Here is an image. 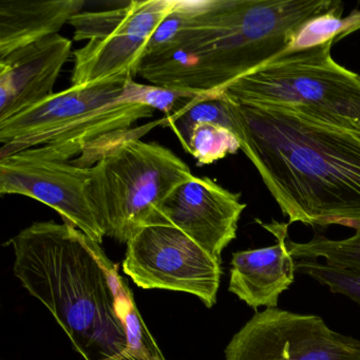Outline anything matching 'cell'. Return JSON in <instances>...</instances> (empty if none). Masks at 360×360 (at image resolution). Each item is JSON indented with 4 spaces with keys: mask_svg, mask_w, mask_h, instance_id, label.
<instances>
[{
    "mask_svg": "<svg viewBox=\"0 0 360 360\" xmlns=\"http://www.w3.org/2000/svg\"><path fill=\"white\" fill-rule=\"evenodd\" d=\"M233 108L241 150L288 224L359 226V134L280 107Z\"/></svg>",
    "mask_w": 360,
    "mask_h": 360,
    "instance_id": "obj_1",
    "label": "cell"
},
{
    "mask_svg": "<svg viewBox=\"0 0 360 360\" xmlns=\"http://www.w3.org/2000/svg\"><path fill=\"white\" fill-rule=\"evenodd\" d=\"M343 8L338 0H191L176 39L146 54L138 75L161 87L222 94L288 51L307 22Z\"/></svg>",
    "mask_w": 360,
    "mask_h": 360,
    "instance_id": "obj_2",
    "label": "cell"
},
{
    "mask_svg": "<svg viewBox=\"0 0 360 360\" xmlns=\"http://www.w3.org/2000/svg\"><path fill=\"white\" fill-rule=\"evenodd\" d=\"M14 274L51 311L85 360H112L127 347L117 302V265L72 225L35 222L12 238Z\"/></svg>",
    "mask_w": 360,
    "mask_h": 360,
    "instance_id": "obj_3",
    "label": "cell"
},
{
    "mask_svg": "<svg viewBox=\"0 0 360 360\" xmlns=\"http://www.w3.org/2000/svg\"><path fill=\"white\" fill-rule=\"evenodd\" d=\"M162 124L163 119L111 134L70 161L89 168V195L96 216L105 235L121 243L153 226L162 202L193 176L170 149L140 140Z\"/></svg>",
    "mask_w": 360,
    "mask_h": 360,
    "instance_id": "obj_4",
    "label": "cell"
},
{
    "mask_svg": "<svg viewBox=\"0 0 360 360\" xmlns=\"http://www.w3.org/2000/svg\"><path fill=\"white\" fill-rule=\"evenodd\" d=\"M334 41L284 52L224 90L239 105L295 111L360 136V75L333 60Z\"/></svg>",
    "mask_w": 360,
    "mask_h": 360,
    "instance_id": "obj_5",
    "label": "cell"
},
{
    "mask_svg": "<svg viewBox=\"0 0 360 360\" xmlns=\"http://www.w3.org/2000/svg\"><path fill=\"white\" fill-rule=\"evenodd\" d=\"M123 271L140 288L188 292L208 309L216 304L222 276L220 261L167 225L145 227L128 242Z\"/></svg>",
    "mask_w": 360,
    "mask_h": 360,
    "instance_id": "obj_6",
    "label": "cell"
},
{
    "mask_svg": "<svg viewBox=\"0 0 360 360\" xmlns=\"http://www.w3.org/2000/svg\"><path fill=\"white\" fill-rule=\"evenodd\" d=\"M225 360H360V340L319 316L275 307L255 313L231 338Z\"/></svg>",
    "mask_w": 360,
    "mask_h": 360,
    "instance_id": "obj_7",
    "label": "cell"
},
{
    "mask_svg": "<svg viewBox=\"0 0 360 360\" xmlns=\"http://www.w3.org/2000/svg\"><path fill=\"white\" fill-rule=\"evenodd\" d=\"M89 184V168L70 162L35 159L22 153L0 159L1 195L37 200L58 212L64 223L102 244L106 235L92 205Z\"/></svg>",
    "mask_w": 360,
    "mask_h": 360,
    "instance_id": "obj_8",
    "label": "cell"
},
{
    "mask_svg": "<svg viewBox=\"0 0 360 360\" xmlns=\"http://www.w3.org/2000/svg\"><path fill=\"white\" fill-rule=\"evenodd\" d=\"M245 208L240 193H231L208 176H193L162 202L155 225L176 227L221 262L223 250L237 237Z\"/></svg>",
    "mask_w": 360,
    "mask_h": 360,
    "instance_id": "obj_9",
    "label": "cell"
},
{
    "mask_svg": "<svg viewBox=\"0 0 360 360\" xmlns=\"http://www.w3.org/2000/svg\"><path fill=\"white\" fill-rule=\"evenodd\" d=\"M131 77H117L98 83L71 86L43 102L0 122V159L41 146L48 139L67 129L98 109L123 100ZM125 102V101H124Z\"/></svg>",
    "mask_w": 360,
    "mask_h": 360,
    "instance_id": "obj_10",
    "label": "cell"
},
{
    "mask_svg": "<svg viewBox=\"0 0 360 360\" xmlns=\"http://www.w3.org/2000/svg\"><path fill=\"white\" fill-rule=\"evenodd\" d=\"M176 4V0H134L131 13L115 32L73 52L71 86L136 77L149 39Z\"/></svg>",
    "mask_w": 360,
    "mask_h": 360,
    "instance_id": "obj_11",
    "label": "cell"
},
{
    "mask_svg": "<svg viewBox=\"0 0 360 360\" xmlns=\"http://www.w3.org/2000/svg\"><path fill=\"white\" fill-rule=\"evenodd\" d=\"M71 49L70 39L56 34L0 60V122L54 94V85Z\"/></svg>",
    "mask_w": 360,
    "mask_h": 360,
    "instance_id": "obj_12",
    "label": "cell"
},
{
    "mask_svg": "<svg viewBox=\"0 0 360 360\" xmlns=\"http://www.w3.org/2000/svg\"><path fill=\"white\" fill-rule=\"evenodd\" d=\"M256 222L277 242L269 248L233 252L229 290L254 309H275L280 295L294 283L296 273L295 259L286 243L290 224L263 223L259 219Z\"/></svg>",
    "mask_w": 360,
    "mask_h": 360,
    "instance_id": "obj_13",
    "label": "cell"
},
{
    "mask_svg": "<svg viewBox=\"0 0 360 360\" xmlns=\"http://www.w3.org/2000/svg\"><path fill=\"white\" fill-rule=\"evenodd\" d=\"M153 115L155 110L149 107L120 101L83 117L48 139L41 146L20 153L35 159L68 162L75 155H83L98 141L117 132L127 131L136 122Z\"/></svg>",
    "mask_w": 360,
    "mask_h": 360,
    "instance_id": "obj_14",
    "label": "cell"
},
{
    "mask_svg": "<svg viewBox=\"0 0 360 360\" xmlns=\"http://www.w3.org/2000/svg\"><path fill=\"white\" fill-rule=\"evenodd\" d=\"M84 0L0 1V60L16 50L58 34L81 13Z\"/></svg>",
    "mask_w": 360,
    "mask_h": 360,
    "instance_id": "obj_15",
    "label": "cell"
},
{
    "mask_svg": "<svg viewBox=\"0 0 360 360\" xmlns=\"http://www.w3.org/2000/svg\"><path fill=\"white\" fill-rule=\"evenodd\" d=\"M117 302L127 337L125 351L112 360H166L141 317L127 282L117 278Z\"/></svg>",
    "mask_w": 360,
    "mask_h": 360,
    "instance_id": "obj_16",
    "label": "cell"
},
{
    "mask_svg": "<svg viewBox=\"0 0 360 360\" xmlns=\"http://www.w3.org/2000/svg\"><path fill=\"white\" fill-rule=\"evenodd\" d=\"M288 248L295 260L322 258L326 264L360 271V225L347 239L332 240L316 233L307 242L288 239Z\"/></svg>",
    "mask_w": 360,
    "mask_h": 360,
    "instance_id": "obj_17",
    "label": "cell"
},
{
    "mask_svg": "<svg viewBox=\"0 0 360 360\" xmlns=\"http://www.w3.org/2000/svg\"><path fill=\"white\" fill-rule=\"evenodd\" d=\"M187 153L193 155L198 165H210L241 150L239 140L231 130L212 123L193 126L187 140Z\"/></svg>",
    "mask_w": 360,
    "mask_h": 360,
    "instance_id": "obj_18",
    "label": "cell"
},
{
    "mask_svg": "<svg viewBox=\"0 0 360 360\" xmlns=\"http://www.w3.org/2000/svg\"><path fill=\"white\" fill-rule=\"evenodd\" d=\"M359 29L360 10H354L347 18H342V13L326 14L307 22L288 51L323 45L330 41L336 44Z\"/></svg>",
    "mask_w": 360,
    "mask_h": 360,
    "instance_id": "obj_19",
    "label": "cell"
},
{
    "mask_svg": "<svg viewBox=\"0 0 360 360\" xmlns=\"http://www.w3.org/2000/svg\"><path fill=\"white\" fill-rule=\"evenodd\" d=\"M206 94H216L155 85H142V84L136 83L134 79H131L126 85L123 100L129 104L143 105L153 110L162 111L165 113L166 117V115H172L188 101L195 100Z\"/></svg>",
    "mask_w": 360,
    "mask_h": 360,
    "instance_id": "obj_20",
    "label": "cell"
},
{
    "mask_svg": "<svg viewBox=\"0 0 360 360\" xmlns=\"http://www.w3.org/2000/svg\"><path fill=\"white\" fill-rule=\"evenodd\" d=\"M296 271L309 276L330 292L343 295L360 305V271L332 266L314 259L295 260Z\"/></svg>",
    "mask_w": 360,
    "mask_h": 360,
    "instance_id": "obj_21",
    "label": "cell"
},
{
    "mask_svg": "<svg viewBox=\"0 0 360 360\" xmlns=\"http://www.w3.org/2000/svg\"><path fill=\"white\" fill-rule=\"evenodd\" d=\"M134 1L125 7L100 12H81L71 18L69 24L75 29L73 39L77 41H94L115 32L131 13Z\"/></svg>",
    "mask_w": 360,
    "mask_h": 360,
    "instance_id": "obj_22",
    "label": "cell"
}]
</instances>
